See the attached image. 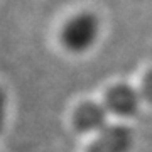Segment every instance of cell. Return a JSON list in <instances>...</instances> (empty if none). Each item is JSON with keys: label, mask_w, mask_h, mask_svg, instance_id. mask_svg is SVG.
Instances as JSON below:
<instances>
[{"label": "cell", "mask_w": 152, "mask_h": 152, "mask_svg": "<svg viewBox=\"0 0 152 152\" xmlns=\"http://www.w3.org/2000/svg\"><path fill=\"white\" fill-rule=\"evenodd\" d=\"M102 32L100 19L91 12H80L66 20L61 31V42L68 51L81 54L96 44Z\"/></svg>", "instance_id": "1"}, {"label": "cell", "mask_w": 152, "mask_h": 152, "mask_svg": "<svg viewBox=\"0 0 152 152\" xmlns=\"http://www.w3.org/2000/svg\"><path fill=\"white\" fill-rule=\"evenodd\" d=\"M102 103L105 105L110 117H115L118 122L134 118L142 108L144 98L139 88H134L127 83H115L105 91Z\"/></svg>", "instance_id": "2"}, {"label": "cell", "mask_w": 152, "mask_h": 152, "mask_svg": "<svg viewBox=\"0 0 152 152\" xmlns=\"http://www.w3.org/2000/svg\"><path fill=\"white\" fill-rule=\"evenodd\" d=\"M135 134L125 122H112L103 130L91 137L85 152H132Z\"/></svg>", "instance_id": "3"}, {"label": "cell", "mask_w": 152, "mask_h": 152, "mask_svg": "<svg viewBox=\"0 0 152 152\" xmlns=\"http://www.w3.org/2000/svg\"><path fill=\"white\" fill-rule=\"evenodd\" d=\"M71 124L78 134L93 137L100 134L112 122H110V113L107 112L102 102L88 100V102H81L80 105H76V108L73 110Z\"/></svg>", "instance_id": "4"}, {"label": "cell", "mask_w": 152, "mask_h": 152, "mask_svg": "<svg viewBox=\"0 0 152 152\" xmlns=\"http://www.w3.org/2000/svg\"><path fill=\"white\" fill-rule=\"evenodd\" d=\"M139 91H140L142 98H144V102L152 103V69H149L145 75L142 76Z\"/></svg>", "instance_id": "5"}, {"label": "cell", "mask_w": 152, "mask_h": 152, "mask_svg": "<svg viewBox=\"0 0 152 152\" xmlns=\"http://www.w3.org/2000/svg\"><path fill=\"white\" fill-rule=\"evenodd\" d=\"M5 115H7V105H5V95L0 90V132L4 130L5 125Z\"/></svg>", "instance_id": "6"}]
</instances>
